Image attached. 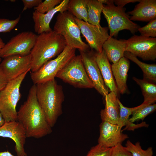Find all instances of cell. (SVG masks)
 <instances>
[{"label": "cell", "instance_id": "ab89813d", "mask_svg": "<svg viewBox=\"0 0 156 156\" xmlns=\"http://www.w3.org/2000/svg\"><path fill=\"white\" fill-rule=\"evenodd\" d=\"M5 122V120L0 112V127L3 125Z\"/></svg>", "mask_w": 156, "mask_h": 156}, {"label": "cell", "instance_id": "277c9868", "mask_svg": "<svg viewBox=\"0 0 156 156\" xmlns=\"http://www.w3.org/2000/svg\"><path fill=\"white\" fill-rule=\"evenodd\" d=\"M53 30L63 37L67 45L77 49L79 51H89L90 47L88 44L81 39L80 29L75 17L68 11L59 13Z\"/></svg>", "mask_w": 156, "mask_h": 156}, {"label": "cell", "instance_id": "7402d4cb", "mask_svg": "<svg viewBox=\"0 0 156 156\" xmlns=\"http://www.w3.org/2000/svg\"><path fill=\"white\" fill-rule=\"evenodd\" d=\"M118 101L119 106V117L118 125L122 128L124 126L126 127L121 131L127 130L133 131L135 129L142 127H147L148 125L145 122L135 124L129 121V116L131 115L135 108H129L124 106L118 98Z\"/></svg>", "mask_w": 156, "mask_h": 156}, {"label": "cell", "instance_id": "1f68e13d", "mask_svg": "<svg viewBox=\"0 0 156 156\" xmlns=\"http://www.w3.org/2000/svg\"><path fill=\"white\" fill-rule=\"evenodd\" d=\"M111 149L98 144L91 148L86 156H110Z\"/></svg>", "mask_w": 156, "mask_h": 156}, {"label": "cell", "instance_id": "4fadbf2b", "mask_svg": "<svg viewBox=\"0 0 156 156\" xmlns=\"http://www.w3.org/2000/svg\"><path fill=\"white\" fill-rule=\"evenodd\" d=\"M31 63L30 54L25 56L13 55L4 58L0 66L9 81L30 70Z\"/></svg>", "mask_w": 156, "mask_h": 156}, {"label": "cell", "instance_id": "4dcf8cb0", "mask_svg": "<svg viewBox=\"0 0 156 156\" xmlns=\"http://www.w3.org/2000/svg\"><path fill=\"white\" fill-rule=\"evenodd\" d=\"M20 18V15L15 19L13 20L0 18V33L10 32L17 25Z\"/></svg>", "mask_w": 156, "mask_h": 156}, {"label": "cell", "instance_id": "ffe728a7", "mask_svg": "<svg viewBox=\"0 0 156 156\" xmlns=\"http://www.w3.org/2000/svg\"><path fill=\"white\" fill-rule=\"evenodd\" d=\"M104 98L105 108L102 109L100 112L102 121L118 124L119 117L118 96L114 93L110 92L106 95Z\"/></svg>", "mask_w": 156, "mask_h": 156}, {"label": "cell", "instance_id": "603a6c76", "mask_svg": "<svg viewBox=\"0 0 156 156\" xmlns=\"http://www.w3.org/2000/svg\"><path fill=\"white\" fill-rule=\"evenodd\" d=\"M133 80L140 87L144 100L143 103L146 105L152 104L156 101V85L145 79L133 78Z\"/></svg>", "mask_w": 156, "mask_h": 156}, {"label": "cell", "instance_id": "f546056e", "mask_svg": "<svg viewBox=\"0 0 156 156\" xmlns=\"http://www.w3.org/2000/svg\"><path fill=\"white\" fill-rule=\"evenodd\" d=\"M138 31L142 36L155 38L156 37V19L150 21L146 25L140 27Z\"/></svg>", "mask_w": 156, "mask_h": 156}, {"label": "cell", "instance_id": "484cf974", "mask_svg": "<svg viewBox=\"0 0 156 156\" xmlns=\"http://www.w3.org/2000/svg\"><path fill=\"white\" fill-rule=\"evenodd\" d=\"M87 6L88 22L94 25L101 26L100 21L103 4L99 0H88Z\"/></svg>", "mask_w": 156, "mask_h": 156}, {"label": "cell", "instance_id": "e575fe53", "mask_svg": "<svg viewBox=\"0 0 156 156\" xmlns=\"http://www.w3.org/2000/svg\"><path fill=\"white\" fill-rule=\"evenodd\" d=\"M8 81L0 66V92L5 87Z\"/></svg>", "mask_w": 156, "mask_h": 156}, {"label": "cell", "instance_id": "74e56055", "mask_svg": "<svg viewBox=\"0 0 156 156\" xmlns=\"http://www.w3.org/2000/svg\"><path fill=\"white\" fill-rule=\"evenodd\" d=\"M103 4L107 5L112 3H114V0H99Z\"/></svg>", "mask_w": 156, "mask_h": 156}, {"label": "cell", "instance_id": "5b68a950", "mask_svg": "<svg viewBox=\"0 0 156 156\" xmlns=\"http://www.w3.org/2000/svg\"><path fill=\"white\" fill-rule=\"evenodd\" d=\"M30 70L9 81L0 92V112L5 122L17 121V112L16 108L21 97L20 86Z\"/></svg>", "mask_w": 156, "mask_h": 156}, {"label": "cell", "instance_id": "d590c367", "mask_svg": "<svg viewBox=\"0 0 156 156\" xmlns=\"http://www.w3.org/2000/svg\"><path fill=\"white\" fill-rule=\"evenodd\" d=\"M140 1V0H115L114 3L117 6L123 8L125 5L128 3L139 2Z\"/></svg>", "mask_w": 156, "mask_h": 156}, {"label": "cell", "instance_id": "30bf717a", "mask_svg": "<svg viewBox=\"0 0 156 156\" xmlns=\"http://www.w3.org/2000/svg\"><path fill=\"white\" fill-rule=\"evenodd\" d=\"M125 51L144 60L155 61L156 58V38L134 35L126 40Z\"/></svg>", "mask_w": 156, "mask_h": 156}, {"label": "cell", "instance_id": "f1b7e54d", "mask_svg": "<svg viewBox=\"0 0 156 156\" xmlns=\"http://www.w3.org/2000/svg\"><path fill=\"white\" fill-rule=\"evenodd\" d=\"M62 0H45L34 8L35 10L42 14H45L60 4Z\"/></svg>", "mask_w": 156, "mask_h": 156}, {"label": "cell", "instance_id": "7c38bea8", "mask_svg": "<svg viewBox=\"0 0 156 156\" xmlns=\"http://www.w3.org/2000/svg\"><path fill=\"white\" fill-rule=\"evenodd\" d=\"M85 68L94 88L104 97L109 93L99 68L95 60V53L93 51H80Z\"/></svg>", "mask_w": 156, "mask_h": 156}, {"label": "cell", "instance_id": "7a4b0ae2", "mask_svg": "<svg viewBox=\"0 0 156 156\" xmlns=\"http://www.w3.org/2000/svg\"><path fill=\"white\" fill-rule=\"evenodd\" d=\"M35 85L37 101L48 124L52 127L62 113L64 99L62 87L55 79Z\"/></svg>", "mask_w": 156, "mask_h": 156}, {"label": "cell", "instance_id": "d4e9b609", "mask_svg": "<svg viewBox=\"0 0 156 156\" xmlns=\"http://www.w3.org/2000/svg\"><path fill=\"white\" fill-rule=\"evenodd\" d=\"M87 2L88 0H69L67 11L77 18L88 22Z\"/></svg>", "mask_w": 156, "mask_h": 156}, {"label": "cell", "instance_id": "2e32d148", "mask_svg": "<svg viewBox=\"0 0 156 156\" xmlns=\"http://www.w3.org/2000/svg\"><path fill=\"white\" fill-rule=\"evenodd\" d=\"M69 1V0H62L60 4L45 14H42L35 10L32 15L35 32L39 35L52 31L50 24L53 18L58 12L61 13L67 11Z\"/></svg>", "mask_w": 156, "mask_h": 156}, {"label": "cell", "instance_id": "8fae6325", "mask_svg": "<svg viewBox=\"0 0 156 156\" xmlns=\"http://www.w3.org/2000/svg\"><path fill=\"white\" fill-rule=\"evenodd\" d=\"M75 19L90 48L97 52H101L103 44L110 37L108 27L94 25L75 17Z\"/></svg>", "mask_w": 156, "mask_h": 156}, {"label": "cell", "instance_id": "5bb4252c", "mask_svg": "<svg viewBox=\"0 0 156 156\" xmlns=\"http://www.w3.org/2000/svg\"><path fill=\"white\" fill-rule=\"evenodd\" d=\"M0 137L12 140L15 143V150L18 156H27L24 149L27 138L23 126L17 121L5 122L0 127Z\"/></svg>", "mask_w": 156, "mask_h": 156}, {"label": "cell", "instance_id": "4316f807", "mask_svg": "<svg viewBox=\"0 0 156 156\" xmlns=\"http://www.w3.org/2000/svg\"><path fill=\"white\" fill-rule=\"evenodd\" d=\"M156 109L155 104L148 105L142 107L140 105L135 107V110L133 112L132 116L129 119L131 122L139 120H143L148 114L153 112Z\"/></svg>", "mask_w": 156, "mask_h": 156}, {"label": "cell", "instance_id": "d6a6232c", "mask_svg": "<svg viewBox=\"0 0 156 156\" xmlns=\"http://www.w3.org/2000/svg\"><path fill=\"white\" fill-rule=\"evenodd\" d=\"M110 156H133L125 147L119 144L111 148Z\"/></svg>", "mask_w": 156, "mask_h": 156}, {"label": "cell", "instance_id": "9c48e42d", "mask_svg": "<svg viewBox=\"0 0 156 156\" xmlns=\"http://www.w3.org/2000/svg\"><path fill=\"white\" fill-rule=\"evenodd\" d=\"M37 36L31 31L18 34L5 44L1 51V57L4 58L13 55L25 56L30 54Z\"/></svg>", "mask_w": 156, "mask_h": 156}, {"label": "cell", "instance_id": "8d00e7d4", "mask_svg": "<svg viewBox=\"0 0 156 156\" xmlns=\"http://www.w3.org/2000/svg\"><path fill=\"white\" fill-rule=\"evenodd\" d=\"M0 156H15L8 151L0 152Z\"/></svg>", "mask_w": 156, "mask_h": 156}, {"label": "cell", "instance_id": "cb8c5ba5", "mask_svg": "<svg viewBox=\"0 0 156 156\" xmlns=\"http://www.w3.org/2000/svg\"><path fill=\"white\" fill-rule=\"evenodd\" d=\"M124 56L138 65L143 73L144 79L155 82L156 81V64H148L141 62L130 52L125 51Z\"/></svg>", "mask_w": 156, "mask_h": 156}, {"label": "cell", "instance_id": "52a82bcc", "mask_svg": "<svg viewBox=\"0 0 156 156\" xmlns=\"http://www.w3.org/2000/svg\"><path fill=\"white\" fill-rule=\"evenodd\" d=\"M75 50L67 45L55 59L47 61L37 71L31 72V77L34 84L55 79L59 71L76 55Z\"/></svg>", "mask_w": 156, "mask_h": 156}, {"label": "cell", "instance_id": "9a60e30c", "mask_svg": "<svg viewBox=\"0 0 156 156\" xmlns=\"http://www.w3.org/2000/svg\"><path fill=\"white\" fill-rule=\"evenodd\" d=\"M128 138L123 133L121 128L116 124L102 121L100 125V135L98 144L105 147L112 148L122 143Z\"/></svg>", "mask_w": 156, "mask_h": 156}, {"label": "cell", "instance_id": "ac0fdd59", "mask_svg": "<svg viewBox=\"0 0 156 156\" xmlns=\"http://www.w3.org/2000/svg\"><path fill=\"white\" fill-rule=\"evenodd\" d=\"M95 60L99 68L104 83L110 92L117 96L118 92L114 81L111 66L105 51L95 53Z\"/></svg>", "mask_w": 156, "mask_h": 156}, {"label": "cell", "instance_id": "f35d334b", "mask_svg": "<svg viewBox=\"0 0 156 156\" xmlns=\"http://www.w3.org/2000/svg\"><path fill=\"white\" fill-rule=\"evenodd\" d=\"M5 44L1 38L0 37V62L1 61V51Z\"/></svg>", "mask_w": 156, "mask_h": 156}, {"label": "cell", "instance_id": "d6986e66", "mask_svg": "<svg viewBox=\"0 0 156 156\" xmlns=\"http://www.w3.org/2000/svg\"><path fill=\"white\" fill-rule=\"evenodd\" d=\"M129 67V61L124 57L111 66L112 74L115 79V82L118 92L122 94L127 92V81Z\"/></svg>", "mask_w": 156, "mask_h": 156}, {"label": "cell", "instance_id": "836d02e7", "mask_svg": "<svg viewBox=\"0 0 156 156\" xmlns=\"http://www.w3.org/2000/svg\"><path fill=\"white\" fill-rule=\"evenodd\" d=\"M24 7L23 12L27 9H30L33 7L38 6L42 1V0H22Z\"/></svg>", "mask_w": 156, "mask_h": 156}, {"label": "cell", "instance_id": "3957f363", "mask_svg": "<svg viewBox=\"0 0 156 156\" xmlns=\"http://www.w3.org/2000/svg\"><path fill=\"white\" fill-rule=\"evenodd\" d=\"M66 45L63 37L53 30L37 35L30 53L31 72L37 71L45 63L58 55Z\"/></svg>", "mask_w": 156, "mask_h": 156}, {"label": "cell", "instance_id": "83f0119b", "mask_svg": "<svg viewBox=\"0 0 156 156\" xmlns=\"http://www.w3.org/2000/svg\"><path fill=\"white\" fill-rule=\"evenodd\" d=\"M125 147L133 156H153V155L152 147H149L146 150H143L138 142L134 144L130 140H128L125 144Z\"/></svg>", "mask_w": 156, "mask_h": 156}, {"label": "cell", "instance_id": "8992f818", "mask_svg": "<svg viewBox=\"0 0 156 156\" xmlns=\"http://www.w3.org/2000/svg\"><path fill=\"white\" fill-rule=\"evenodd\" d=\"M102 12L108 23L110 37H116L120 31L125 29L134 34L140 27L130 19L125 8L116 6L114 3L103 4Z\"/></svg>", "mask_w": 156, "mask_h": 156}, {"label": "cell", "instance_id": "ba28073f", "mask_svg": "<svg viewBox=\"0 0 156 156\" xmlns=\"http://www.w3.org/2000/svg\"><path fill=\"white\" fill-rule=\"evenodd\" d=\"M56 77L75 87L94 88L88 77L80 55H75L57 74Z\"/></svg>", "mask_w": 156, "mask_h": 156}, {"label": "cell", "instance_id": "6da1fadb", "mask_svg": "<svg viewBox=\"0 0 156 156\" xmlns=\"http://www.w3.org/2000/svg\"><path fill=\"white\" fill-rule=\"evenodd\" d=\"M17 121L23 128L27 138L38 139L52 132L37 101L35 84L30 88L27 100L17 112Z\"/></svg>", "mask_w": 156, "mask_h": 156}, {"label": "cell", "instance_id": "44dd1931", "mask_svg": "<svg viewBox=\"0 0 156 156\" xmlns=\"http://www.w3.org/2000/svg\"><path fill=\"white\" fill-rule=\"evenodd\" d=\"M126 46V40H118L110 37L104 43L102 48L109 61L114 64L124 57Z\"/></svg>", "mask_w": 156, "mask_h": 156}, {"label": "cell", "instance_id": "e0dca14e", "mask_svg": "<svg viewBox=\"0 0 156 156\" xmlns=\"http://www.w3.org/2000/svg\"><path fill=\"white\" fill-rule=\"evenodd\" d=\"M127 14L133 21L150 22L156 19V0H140L132 11Z\"/></svg>", "mask_w": 156, "mask_h": 156}]
</instances>
